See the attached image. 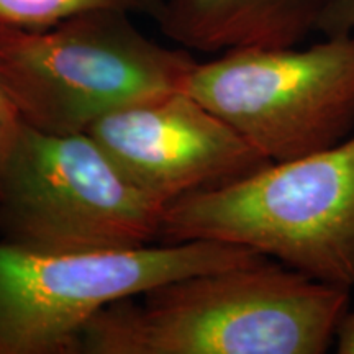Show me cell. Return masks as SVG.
<instances>
[{
  "label": "cell",
  "instance_id": "3957f363",
  "mask_svg": "<svg viewBox=\"0 0 354 354\" xmlns=\"http://www.w3.org/2000/svg\"><path fill=\"white\" fill-rule=\"evenodd\" d=\"M130 17L92 10L46 28H0V86L25 127L86 133L115 110L184 91L197 61Z\"/></svg>",
  "mask_w": 354,
  "mask_h": 354
},
{
  "label": "cell",
  "instance_id": "8992f818",
  "mask_svg": "<svg viewBox=\"0 0 354 354\" xmlns=\"http://www.w3.org/2000/svg\"><path fill=\"white\" fill-rule=\"evenodd\" d=\"M184 91L269 162L323 151L354 128V37L223 51L197 61Z\"/></svg>",
  "mask_w": 354,
  "mask_h": 354
},
{
  "label": "cell",
  "instance_id": "7a4b0ae2",
  "mask_svg": "<svg viewBox=\"0 0 354 354\" xmlns=\"http://www.w3.org/2000/svg\"><path fill=\"white\" fill-rule=\"evenodd\" d=\"M250 248L322 284L354 287V136L166 205L161 241Z\"/></svg>",
  "mask_w": 354,
  "mask_h": 354
},
{
  "label": "cell",
  "instance_id": "ba28073f",
  "mask_svg": "<svg viewBox=\"0 0 354 354\" xmlns=\"http://www.w3.org/2000/svg\"><path fill=\"white\" fill-rule=\"evenodd\" d=\"M325 0H165L161 32L185 50L299 46L315 33Z\"/></svg>",
  "mask_w": 354,
  "mask_h": 354
},
{
  "label": "cell",
  "instance_id": "52a82bcc",
  "mask_svg": "<svg viewBox=\"0 0 354 354\" xmlns=\"http://www.w3.org/2000/svg\"><path fill=\"white\" fill-rule=\"evenodd\" d=\"M86 133L133 185L162 205L269 165L185 91L115 110Z\"/></svg>",
  "mask_w": 354,
  "mask_h": 354
},
{
  "label": "cell",
  "instance_id": "5b68a950",
  "mask_svg": "<svg viewBox=\"0 0 354 354\" xmlns=\"http://www.w3.org/2000/svg\"><path fill=\"white\" fill-rule=\"evenodd\" d=\"M166 205L133 185L87 133L25 127L0 177L3 243L43 253L161 240Z\"/></svg>",
  "mask_w": 354,
  "mask_h": 354
},
{
  "label": "cell",
  "instance_id": "30bf717a",
  "mask_svg": "<svg viewBox=\"0 0 354 354\" xmlns=\"http://www.w3.org/2000/svg\"><path fill=\"white\" fill-rule=\"evenodd\" d=\"M315 32L325 38L354 37V0H325Z\"/></svg>",
  "mask_w": 354,
  "mask_h": 354
},
{
  "label": "cell",
  "instance_id": "9c48e42d",
  "mask_svg": "<svg viewBox=\"0 0 354 354\" xmlns=\"http://www.w3.org/2000/svg\"><path fill=\"white\" fill-rule=\"evenodd\" d=\"M165 0H0V28H46L77 13L118 10L156 20Z\"/></svg>",
  "mask_w": 354,
  "mask_h": 354
},
{
  "label": "cell",
  "instance_id": "277c9868",
  "mask_svg": "<svg viewBox=\"0 0 354 354\" xmlns=\"http://www.w3.org/2000/svg\"><path fill=\"white\" fill-rule=\"evenodd\" d=\"M261 259L250 248L207 240L73 253L0 241V354H76L87 323L107 305Z\"/></svg>",
  "mask_w": 354,
  "mask_h": 354
},
{
  "label": "cell",
  "instance_id": "8fae6325",
  "mask_svg": "<svg viewBox=\"0 0 354 354\" xmlns=\"http://www.w3.org/2000/svg\"><path fill=\"white\" fill-rule=\"evenodd\" d=\"M21 130H24V122L20 120L3 87L0 86V177L15 149Z\"/></svg>",
  "mask_w": 354,
  "mask_h": 354
},
{
  "label": "cell",
  "instance_id": "7c38bea8",
  "mask_svg": "<svg viewBox=\"0 0 354 354\" xmlns=\"http://www.w3.org/2000/svg\"><path fill=\"white\" fill-rule=\"evenodd\" d=\"M336 353L354 354V312H346L339 322L335 336Z\"/></svg>",
  "mask_w": 354,
  "mask_h": 354
},
{
  "label": "cell",
  "instance_id": "6da1fadb",
  "mask_svg": "<svg viewBox=\"0 0 354 354\" xmlns=\"http://www.w3.org/2000/svg\"><path fill=\"white\" fill-rule=\"evenodd\" d=\"M348 304L349 290L266 258L107 305L76 354H323Z\"/></svg>",
  "mask_w": 354,
  "mask_h": 354
}]
</instances>
